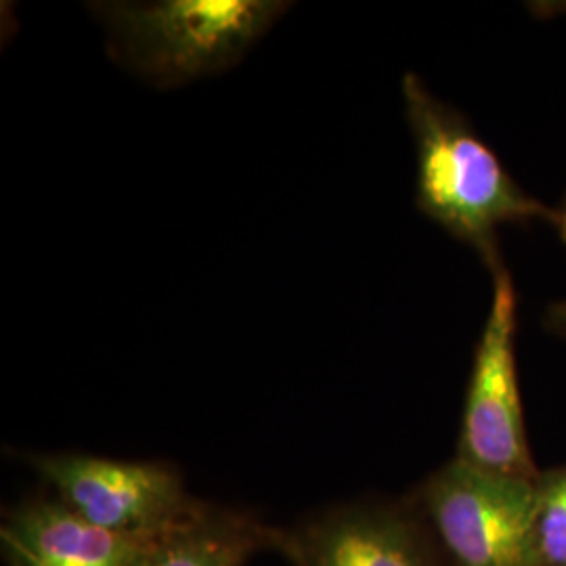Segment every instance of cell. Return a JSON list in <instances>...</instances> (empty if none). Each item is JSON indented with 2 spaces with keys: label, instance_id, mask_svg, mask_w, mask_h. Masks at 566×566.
Masks as SVG:
<instances>
[{
  "label": "cell",
  "instance_id": "cell-1",
  "mask_svg": "<svg viewBox=\"0 0 566 566\" xmlns=\"http://www.w3.org/2000/svg\"><path fill=\"white\" fill-rule=\"evenodd\" d=\"M405 114L416 142V203L430 221L476 250L491 273L502 266L497 229L546 221L566 240V212L526 196L500 158L418 74H405Z\"/></svg>",
  "mask_w": 566,
  "mask_h": 566
},
{
  "label": "cell",
  "instance_id": "cell-2",
  "mask_svg": "<svg viewBox=\"0 0 566 566\" xmlns=\"http://www.w3.org/2000/svg\"><path fill=\"white\" fill-rule=\"evenodd\" d=\"M282 0L95 2L112 60L156 88L231 70L290 9Z\"/></svg>",
  "mask_w": 566,
  "mask_h": 566
},
{
  "label": "cell",
  "instance_id": "cell-3",
  "mask_svg": "<svg viewBox=\"0 0 566 566\" xmlns=\"http://www.w3.org/2000/svg\"><path fill=\"white\" fill-rule=\"evenodd\" d=\"M537 481L514 479L455 458L413 497L449 566H531Z\"/></svg>",
  "mask_w": 566,
  "mask_h": 566
},
{
  "label": "cell",
  "instance_id": "cell-4",
  "mask_svg": "<svg viewBox=\"0 0 566 566\" xmlns=\"http://www.w3.org/2000/svg\"><path fill=\"white\" fill-rule=\"evenodd\" d=\"M470 465L537 481L526 441L516 371V290L506 266L493 271V298L465 390L458 455Z\"/></svg>",
  "mask_w": 566,
  "mask_h": 566
},
{
  "label": "cell",
  "instance_id": "cell-5",
  "mask_svg": "<svg viewBox=\"0 0 566 566\" xmlns=\"http://www.w3.org/2000/svg\"><path fill=\"white\" fill-rule=\"evenodd\" d=\"M30 464L55 497L84 521L105 531L149 537L200 506L177 468L84 453L32 455Z\"/></svg>",
  "mask_w": 566,
  "mask_h": 566
},
{
  "label": "cell",
  "instance_id": "cell-6",
  "mask_svg": "<svg viewBox=\"0 0 566 566\" xmlns=\"http://www.w3.org/2000/svg\"><path fill=\"white\" fill-rule=\"evenodd\" d=\"M292 566H449L413 504H346L273 528Z\"/></svg>",
  "mask_w": 566,
  "mask_h": 566
},
{
  "label": "cell",
  "instance_id": "cell-7",
  "mask_svg": "<svg viewBox=\"0 0 566 566\" xmlns=\"http://www.w3.org/2000/svg\"><path fill=\"white\" fill-rule=\"evenodd\" d=\"M151 537L105 531L57 497L23 502L0 528L7 566H133Z\"/></svg>",
  "mask_w": 566,
  "mask_h": 566
},
{
  "label": "cell",
  "instance_id": "cell-8",
  "mask_svg": "<svg viewBox=\"0 0 566 566\" xmlns=\"http://www.w3.org/2000/svg\"><path fill=\"white\" fill-rule=\"evenodd\" d=\"M271 526L231 507L200 502L191 514L143 547L133 566H245L269 547Z\"/></svg>",
  "mask_w": 566,
  "mask_h": 566
},
{
  "label": "cell",
  "instance_id": "cell-9",
  "mask_svg": "<svg viewBox=\"0 0 566 566\" xmlns=\"http://www.w3.org/2000/svg\"><path fill=\"white\" fill-rule=\"evenodd\" d=\"M528 556L531 566H566V464L537 479Z\"/></svg>",
  "mask_w": 566,
  "mask_h": 566
},
{
  "label": "cell",
  "instance_id": "cell-10",
  "mask_svg": "<svg viewBox=\"0 0 566 566\" xmlns=\"http://www.w3.org/2000/svg\"><path fill=\"white\" fill-rule=\"evenodd\" d=\"M546 327L566 336V301L552 304L546 313Z\"/></svg>",
  "mask_w": 566,
  "mask_h": 566
},
{
  "label": "cell",
  "instance_id": "cell-11",
  "mask_svg": "<svg viewBox=\"0 0 566 566\" xmlns=\"http://www.w3.org/2000/svg\"><path fill=\"white\" fill-rule=\"evenodd\" d=\"M563 210L566 212V198H565V206H563Z\"/></svg>",
  "mask_w": 566,
  "mask_h": 566
}]
</instances>
